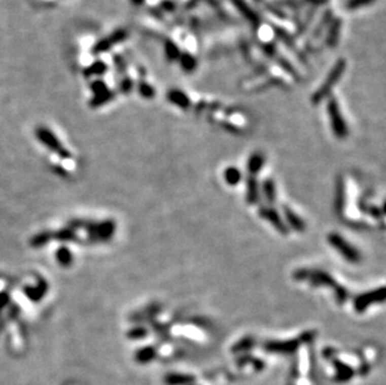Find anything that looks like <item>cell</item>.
<instances>
[{
	"label": "cell",
	"instance_id": "6da1fadb",
	"mask_svg": "<svg viewBox=\"0 0 386 385\" xmlns=\"http://www.w3.org/2000/svg\"><path fill=\"white\" fill-rule=\"evenodd\" d=\"M294 276H295V279L298 280L309 279L314 285H325V287L333 288V289L336 292L335 295L340 304L344 303V301L347 299V290L345 289V288L340 287V285L337 284V282H335L333 276L329 275L328 273H324V271H319V270L311 271V270H307V269H302V270L296 271Z\"/></svg>",
	"mask_w": 386,
	"mask_h": 385
},
{
	"label": "cell",
	"instance_id": "7c38bea8",
	"mask_svg": "<svg viewBox=\"0 0 386 385\" xmlns=\"http://www.w3.org/2000/svg\"><path fill=\"white\" fill-rule=\"evenodd\" d=\"M247 200L250 204L256 203L259 200V189H258V182L254 178H250L248 180V193H247Z\"/></svg>",
	"mask_w": 386,
	"mask_h": 385
},
{
	"label": "cell",
	"instance_id": "5bb4252c",
	"mask_svg": "<svg viewBox=\"0 0 386 385\" xmlns=\"http://www.w3.org/2000/svg\"><path fill=\"white\" fill-rule=\"evenodd\" d=\"M155 355H156L155 349L151 348V346H147V348H143L142 350H139V352L136 353L135 359H136L139 363H149L154 359V358H155Z\"/></svg>",
	"mask_w": 386,
	"mask_h": 385
},
{
	"label": "cell",
	"instance_id": "9c48e42d",
	"mask_svg": "<svg viewBox=\"0 0 386 385\" xmlns=\"http://www.w3.org/2000/svg\"><path fill=\"white\" fill-rule=\"evenodd\" d=\"M284 213H285L286 220H288L289 225H290L291 228H294L295 230H298V231H304L305 230L304 222H302L301 218L298 217V215H296L295 213L293 212V210H291L290 208H288V206H285Z\"/></svg>",
	"mask_w": 386,
	"mask_h": 385
},
{
	"label": "cell",
	"instance_id": "52a82bcc",
	"mask_svg": "<svg viewBox=\"0 0 386 385\" xmlns=\"http://www.w3.org/2000/svg\"><path fill=\"white\" fill-rule=\"evenodd\" d=\"M260 215L264 218V219L269 220L270 223H271L272 225H274L275 228L277 229V230L280 231L282 234H285L288 233V229H286V225L283 223L282 218L279 217V214H277L276 212H275L274 209L271 208H263L260 210Z\"/></svg>",
	"mask_w": 386,
	"mask_h": 385
},
{
	"label": "cell",
	"instance_id": "9a60e30c",
	"mask_svg": "<svg viewBox=\"0 0 386 385\" xmlns=\"http://www.w3.org/2000/svg\"><path fill=\"white\" fill-rule=\"evenodd\" d=\"M263 192L265 198L268 199L269 201H274L275 198H276V192H275V185L271 180L268 179L264 182L263 184Z\"/></svg>",
	"mask_w": 386,
	"mask_h": 385
},
{
	"label": "cell",
	"instance_id": "7a4b0ae2",
	"mask_svg": "<svg viewBox=\"0 0 386 385\" xmlns=\"http://www.w3.org/2000/svg\"><path fill=\"white\" fill-rule=\"evenodd\" d=\"M328 240L330 243L331 247L334 249L337 250L347 262L350 263H359L361 260V255L360 252H359L356 248H354L349 241L345 240L340 234L337 233H331L330 235L328 236Z\"/></svg>",
	"mask_w": 386,
	"mask_h": 385
},
{
	"label": "cell",
	"instance_id": "8fae6325",
	"mask_svg": "<svg viewBox=\"0 0 386 385\" xmlns=\"http://www.w3.org/2000/svg\"><path fill=\"white\" fill-rule=\"evenodd\" d=\"M264 155L261 153H254V154L250 157L249 163H248V169L253 175L258 174L259 170L263 168L264 165Z\"/></svg>",
	"mask_w": 386,
	"mask_h": 385
},
{
	"label": "cell",
	"instance_id": "2e32d148",
	"mask_svg": "<svg viewBox=\"0 0 386 385\" xmlns=\"http://www.w3.org/2000/svg\"><path fill=\"white\" fill-rule=\"evenodd\" d=\"M252 345H253V343H252V340H250V339H244L241 343L236 344V345L234 346L233 350L234 352H244V350L252 348Z\"/></svg>",
	"mask_w": 386,
	"mask_h": 385
},
{
	"label": "cell",
	"instance_id": "30bf717a",
	"mask_svg": "<svg viewBox=\"0 0 386 385\" xmlns=\"http://www.w3.org/2000/svg\"><path fill=\"white\" fill-rule=\"evenodd\" d=\"M335 368L337 370V375H336L337 381H347L354 376V370L349 367V365L345 364V363L335 362Z\"/></svg>",
	"mask_w": 386,
	"mask_h": 385
},
{
	"label": "cell",
	"instance_id": "3957f363",
	"mask_svg": "<svg viewBox=\"0 0 386 385\" xmlns=\"http://www.w3.org/2000/svg\"><path fill=\"white\" fill-rule=\"evenodd\" d=\"M385 300V288H380L377 290H371L369 293H364L363 295L358 297L354 301V308L359 313H363L364 310L369 308L372 303H382Z\"/></svg>",
	"mask_w": 386,
	"mask_h": 385
},
{
	"label": "cell",
	"instance_id": "5b68a950",
	"mask_svg": "<svg viewBox=\"0 0 386 385\" xmlns=\"http://www.w3.org/2000/svg\"><path fill=\"white\" fill-rule=\"evenodd\" d=\"M344 66H345L344 61H339V63H337L335 65V68L331 70V73L329 74L328 80H325V82H324L323 87H321L319 90L315 93V95H314L315 103H317V101H320L321 99H324L326 95H328L329 91H330L331 88L334 87V83H336L337 80H339V78L341 77V73H342V70H344Z\"/></svg>",
	"mask_w": 386,
	"mask_h": 385
},
{
	"label": "cell",
	"instance_id": "8992f818",
	"mask_svg": "<svg viewBox=\"0 0 386 385\" xmlns=\"http://www.w3.org/2000/svg\"><path fill=\"white\" fill-rule=\"evenodd\" d=\"M300 340L299 339H293V340L286 341H269L264 345L268 352L271 353H282V354H289L298 349Z\"/></svg>",
	"mask_w": 386,
	"mask_h": 385
},
{
	"label": "cell",
	"instance_id": "277c9868",
	"mask_svg": "<svg viewBox=\"0 0 386 385\" xmlns=\"http://www.w3.org/2000/svg\"><path fill=\"white\" fill-rule=\"evenodd\" d=\"M329 114H330V122H331V126H333V130L335 133V136L337 138L342 139L345 136H347V128L345 125L344 118H342L341 112L339 109V105H337V101L333 100L329 103Z\"/></svg>",
	"mask_w": 386,
	"mask_h": 385
},
{
	"label": "cell",
	"instance_id": "ba28073f",
	"mask_svg": "<svg viewBox=\"0 0 386 385\" xmlns=\"http://www.w3.org/2000/svg\"><path fill=\"white\" fill-rule=\"evenodd\" d=\"M195 381V376L189 374H177L170 373L164 378V383L166 385H193Z\"/></svg>",
	"mask_w": 386,
	"mask_h": 385
},
{
	"label": "cell",
	"instance_id": "4fadbf2b",
	"mask_svg": "<svg viewBox=\"0 0 386 385\" xmlns=\"http://www.w3.org/2000/svg\"><path fill=\"white\" fill-rule=\"evenodd\" d=\"M224 179L229 185H236L241 180V173H240L239 169L230 166L224 171Z\"/></svg>",
	"mask_w": 386,
	"mask_h": 385
}]
</instances>
